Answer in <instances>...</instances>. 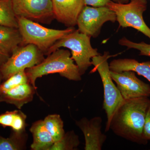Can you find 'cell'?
I'll list each match as a JSON object with an SVG mask.
<instances>
[{
	"mask_svg": "<svg viewBox=\"0 0 150 150\" xmlns=\"http://www.w3.org/2000/svg\"><path fill=\"white\" fill-rule=\"evenodd\" d=\"M150 102L148 97L124 100L112 116L109 130L131 142L146 144L148 142L144 137V128Z\"/></svg>",
	"mask_w": 150,
	"mask_h": 150,
	"instance_id": "1",
	"label": "cell"
},
{
	"mask_svg": "<svg viewBox=\"0 0 150 150\" xmlns=\"http://www.w3.org/2000/svg\"><path fill=\"white\" fill-rule=\"evenodd\" d=\"M71 56L69 51L59 48L48 55L39 64L25 69L29 83L37 89L35 82L38 78L55 73L69 80L81 81L79 68Z\"/></svg>",
	"mask_w": 150,
	"mask_h": 150,
	"instance_id": "2",
	"label": "cell"
},
{
	"mask_svg": "<svg viewBox=\"0 0 150 150\" xmlns=\"http://www.w3.org/2000/svg\"><path fill=\"white\" fill-rule=\"evenodd\" d=\"M17 18L18 28L22 37V45L34 44L45 55L56 41L76 30L74 27H69L65 30L51 29L28 19Z\"/></svg>",
	"mask_w": 150,
	"mask_h": 150,
	"instance_id": "3",
	"label": "cell"
},
{
	"mask_svg": "<svg viewBox=\"0 0 150 150\" xmlns=\"http://www.w3.org/2000/svg\"><path fill=\"white\" fill-rule=\"evenodd\" d=\"M91 38L80 32L78 29L75 30L56 41L48 50L46 55L62 47L69 48L71 51V58L78 66L82 76L92 65V58L100 54L97 48L92 47Z\"/></svg>",
	"mask_w": 150,
	"mask_h": 150,
	"instance_id": "4",
	"label": "cell"
},
{
	"mask_svg": "<svg viewBox=\"0 0 150 150\" xmlns=\"http://www.w3.org/2000/svg\"><path fill=\"white\" fill-rule=\"evenodd\" d=\"M111 56L108 52H105L103 55L100 54L91 59L92 64L94 66V68L92 71H98L103 85L104 90L103 109L105 111L107 117L105 132L109 131V125L112 116L124 100L110 76L108 60Z\"/></svg>",
	"mask_w": 150,
	"mask_h": 150,
	"instance_id": "5",
	"label": "cell"
},
{
	"mask_svg": "<svg viewBox=\"0 0 150 150\" xmlns=\"http://www.w3.org/2000/svg\"><path fill=\"white\" fill-rule=\"evenodd\" d=\"M146 0H131L128 4H121L110 1L106 6L115 12L119 26L131 27L150 39V28L145 23L143 14L147 9Z\"/></svg>",
	"mask_w": 150,
	"mask_h": 150,
	"instance_id": "6",
	"label": "cell"
},
{
	"mask_svg": "<svg viewBox=\"0 0 150 150\" xmlns=\"http://www.w3.org/2000/svg\"><path fill=\"white\" fill-rule=\"evenodd\" d=\"M44 55V53L34 44L18 46L7 60L0 66L4 80L20 71L39 64L45 59Z\"/></svg>",
	"mask_w": 150,
	"mask_h": 150,
	"instance_id": "7",
	"label": "cell"
},
{
	"mask_svg": "<svg viewBox=\"0 0 150 150\" xmlns=\"http://www.w3.org/2000/svg\"><path fill=\"white\" fill-rule=\"evenodd\" d=\"M115 21V12L106 6L95 7L85 6L78 16L77 25L80 32L96 38L99 35L104 23Z\"/></svg>",
	"mask_w": 150,
	"mask_h": 150,
	"instance_id": "8",
	"label": "cell"
},
{
	"mask_svg": "<svg viewBox=\"0 0 150 150\" xmlns=\"http://www.w3.org/2000/svg\"><path fill=\"white\" fill-rule=\"evenodd\" d=\"M17 17L49 23L55 18L52 0H11Z\"/></svg>",
	"mask_w": 150,
	"mask_h": 150,
	"instance_id": "9",
	"label": "cell"
},
{
	"mask_svg": "<svg viewBox=\"0 0 150 150\" xmlns=\"http://www.w3.org/2000/svg\"><path fill=\"white\" fill-rule=\"evenodd\" d=\"M110 74L124 100L150 96V86L138 79L135 72L110 71Z\"/></svg>",
	"mask_w": 150,
	"mask_h": 150,
	"instance_id": "10",
	"label": "cell"
},
{
	"mask_svg": "<svg viewBox=\"0 0 150 150\" xmlns=\"http://www.w3.org/2000/svg\"><path fill=\"white\" fill-rule=\"evenodd\" d=\"M102 120L96 116L90 120L84 117L76 121V126L83 133L85 141V150H101L107 139V137L101 131Z\"/></svg>",
	"mask_w": 150,
	"mask_h": 150,
	"instance_id": "11",
	"label": "cell"
},
{
	"mask_svg": "<svg viewBox=\"0 0 150 150\" xmlns=\"http://www.w3.org/2000/svg\"><path fill=\"white\" fill-rule=\"evenodd\" d=\"M55 18L68 27L77 25L79 14L84 6V0H52Z\"/></svg>",
	"mask_w": 150,
	"mask_h": 150,
	"instance_id": "12",
	"label": "cell"
},
{
	"mask_svg": "<svg viewBox=\"0 0 150 150\" xmlns=\"http://www.w3.org/2000/svg\"><path fill=\"white\" fill-rule=\"evenodd\" d=\"M36 89L29 82L23 84L1 94L0 102L14 105L20 109L33 99Z\"/></svg>",
	"mask_w": 150,
	"mask_h": 150,
	"instance_id": "13",
	"label": "cell"
},
{
	"mask_svg": "<svg viewBox=\"0 0 150 150\" xmlns=\"http://www.w3.org/2000/svg\"><path fill=\"white\" fill-rule=\"evenodd\" d=\"M110 71L121 73L131 71L143 76L150 82V61L139 63L134 59H124L112 60L109 64Z\"/></svg>",
	"mask_w": 150,
	"mask_h": 150,
	"instance_id": "14",
	"label": "cell"
},
{
	"mask_svg": "<svg viewBox=\"0 0 150 150\" xmlns=\"http://www.w3.org/2000/svg\"><path fill=\"white\" fill-rule=\"evenodd\" d=\"M33 141L30 147L33 150H51L54 140L46 129L43 120H38L33 123L30 129Z\"/></svg>",
	"mask_w": 150,
	"mask_h": 150,
	"instance_id": "15",
	"label": "cell"
},
{
	"mask_svg": "<svg viewBox=\"0 0 150 150\" xmlns=\"http://www.w3.org/2000/svg\"><path fill=\"white\" fill-rule=\"evenodd\" d=\"M22 37L18 28L0 25V49L10 56L22 45Z\"/></svg>",
	"mask_w": 150,
	"mask_h": 150,
	"instance_id": "16",
	"label": "cell"
},
{
	"mask_svg": "<svg viewBox=\"0 0 150 150\" xmlns=\"http://www.w3.org/2000/svg\"><path fill=\"white\" fill-rule=\"evenodd\" d=\"M27 135L25 132L13 131L8 138L0 136V150H22L26 149Z\"/></svg>",
	"mask_w": 150,
	"mask_h": 150,
	"instance_id": "17",
	"label": "cell"
},
{
	"mask_svg": "<svg viewBox=\"0 0 150 150\" xmlns=\"http://www.w3.org/2000/svg\"><path fill=\"white\" fill-rule=\"evenodd\" d=\"M44 125L51 134L54 142H58L65 134L64 122L59 114L47 115L43 120Z\"/></svg>",
	"mask_w": 150,
	"mask_h": 150,
	"instance_id": "18",
	"label": "cell"
},
{
	"mask_svg": "<svg viewBox=\"0 0 150 150\" xmlns=\"http://www.w3.org/2000/svg\"><path fill=\"white\" fill-rule=\"evenodd\" d=\"M0 25L18 28L17 18L11 0H0Z\"/></svg>",
	"mask_w": 150,
	"mask_h": 150,
	"instance_id": "19",
	"label": "cell"
},
{
	"mask_svg": "<svg viewBox=\"0 0 150 150\" xmlns=\"http://www.w3.org/2000/svg\"><path fill=\"white\" fill-rule=\"evenodd\" d=\"M80 144L79 137L74 131H68L58 142H54L51 150H76Z\"/></svg>",
	"mask_w": 150,
	"mask_h": 150,
	"instance_id": "20",
	"label": "cell"
},
{
	"mask_svg": "<svg viewBox=\"0 0 150 150\" xmlns=\"http://www.w3.org/2000/svg\"><path fill=\"white\" fill-rule=\"evenodd\" d=\"M4 81L1 85V93L8 91L20 85L29 82L25 70L20 71Z\"/></svg>",
	"mask_w": 150,
	"mask_h": 150,
	"instance_id": "21",
	"label": "cell"
},
{
	"mask_svg": "<svg viewBox=\"0 0 150 150\" xmlns=\"http://www.w3.org/2000/svg\"><path fill=\"white\" fill-rule=\"evenodd\" d=\"M119 44L121 46H125L129 48H134L140 51V55L150 57V44L144 42L140 43H135L128 40L125 37L120 39Z\"/></svg>",
	"mask_w": 150,
	"mask_h": 150,
	"instance_id": "22",
	"label": "cell"
},
{
	"mask_svg": "<svg viewBox=\"0 0 150 150\" xmlns=\"http://www.w3.org/2000/svg\"><path fill=\"white\" fill-rule=\"evenodd\" d=\"M18 110L6 111L0 114V125L4 128L10 127L11 128L15 122Z\"/></svg>",
	"mask_w": 150,
	"mask_h": 150,
	"instance_id": "23",
	"label": "cell"
},
{
	"mask_svg": "<svg viewBox=\"0 0 150 150\" xmlns=\"http://www.w3.org/2000/svg\"><path fill=\"white\" fill-rule=\"evenodd\" d=\"M144 135L146 141L147 142L150 141V102L146 113L144 128Z\"/></svg>",
	"mask_w": 150,
	"mask_h": 150,
	"instance_id": "24",
	"label": "cell"
},
{
	"mask_svg": "<svg viewBox=\"0 0 150 150\" xmlns=\"http://www.w3.org/2000/svg\"><path fill=\"white\" fill-rule=\"evenodd\" d=\"M85 6H90L95 7L105 6L111 0H84Z\"/></svg>",
	"mask_w": 150,
	"mask_h": 150,
	"instance_id": "25",
	"label": "cell"
},
{
	"mask_svg": "<svg viewBox=\"0 0 150 150\" xmlns=\"http://www.w3.org/2000/svg\"><path fill=\"white\" fill-rule=\"evenodd\" d=\"M10 55L0 49V66L2 65L8 59Z\"/></svg>",
	"mask_w": 150,
	"mask_h": 150,
	"instance_id": "26",
	"label": "cell"
},
{
	"mask_svg": "<svg viewBox=\"0 0 150 150\" xmlns=\"http://www.w3.org/2000/svg\"><path fill=\"white\" fill-rule=\"evenodd\" d=\"M112 1L121 4H127L129 2V0H112Z\"/></svg>",
	"mask_w": 150,
	"mask_h": 150,
	"instance_id": "27",
	"label": "cell"
},
{
	"mask_svg": "<svg viewBox=\"0 0 150 150\" xmlns=\"http://www.w3.org/2000/svg\"><path fill=\"white\" fill-rule=\"evenodd\" d=\"M3 80H4V79H3L1 69H0V88H1V85L2 83L3 82L2 81ZM1 90H0V96H1Z\"/></svg>",
	"mask_w": 150,
	"mask_h": 150,
	"instance_id": "28",
	"label": "cell"
}]
</instances>
